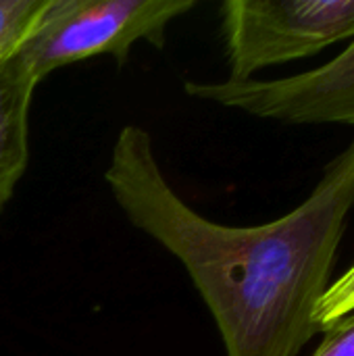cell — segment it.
<instances>
[{"mask_svg":"<svg viewBox=\"0 0 354 356\" xmlns=\"http://www.w3.org/2000/svg\"><path fill=\"white\" fill-rule=\"evenodd\" d=\"M127 221L173 254L209 307L227 356H298L354 204V142L292 213L232 227L196 213L165 177L150 134L125 125L104 173Z\"/></svg>","mask_w":354,"mask_h":356,"instance_id":"cell-1","label":"cell"},{"mask_svg":"<svg viewBox=\"0 0 354 356\" xmlns=\"http://www.w3.org/2000/svg\"><path fill=\"white\" fill-rule=\"evenodd\" d=\"M194 6L196 0H46L17 52L38 81L92 56L123 63L138 42L163 48L167 27Z\"/></svg>","mask_w":354,"mask_h":356,"instance_id":"cell-2","label":"cell"},{"mask_svg":"<svg viewBox=\"0 0 354 356\" xmlns=\"http://www.w3.org/2000/svg\"><path fill=\"white\" fill-rule=\"evenodd\" d=\"M221 31L230 81L354 38V0H227Z\"/></svg>","mask_w":354,"mask_h":356,"instance_id":"cell-3","label":"cell"},{"mask_svg":"<svg viewBox=\"0 0 354 356\" xmlns=\"http://www.w3.org/2000/svg\"><path fill=\"white\" fill-rule=\"evenodd\" d=\"M184 90L192 98L263 119L354 125V40L334 60L307 73L284 79L186 81Z\"/></svg>","mask_w":354,"mask_h":356,"instance_id":"cell-4","label":"cell"},{"mask_svg":"<svg viewBox=\"0 0 354 356\" xmlns=\"http://www.w3.org/2000/svg\"><path fill=\"white\" fill-rule=\"evenodd\" d=\"M38 83L17 50L0 60V213L29 163V111Z\"/></svg>","mask_w":354,"mask_h":356,"instance_id":"cell-5","label":"cell"},{"mask_svg":"<svg viewBox=\"0 0 354 356\" xmlns=\"http://www.w3.org/2000/svg\"><path fill=\"white\" fill-rule=\"evenodd\" d=\"M44 6L46 0H0V60L23 44Z\"/></svg>","mask_w":354,"mask_h":356,"instance_id":"cell-6","label":"cell"},{"mask_svg":"<svg viewBox=\"0 0 354 356\" xmlns=\"http://www.w3.org/2000/svg\"><path fill=\"white\" fill-rule=\"evenodd\" d=\"M351 313H354V265L323 294L315 315L319 332H328Z\"/></svg>","mask_w":354,"mask_h":356,"instance_id":"cell-7","label":"cell"},{"mask_svg":"<svg viewBox=\"0 0 354 356\" xmlns=\"http://www.w3.org/2000/svg\"><path fill=\"white\" fill-rule=\"evenodd\" d=\"M313 356H354V313L325 332V340Z\"/></svg>","mask_w":354,"mask_h":356,"instance_id":"cell-8","label":"cell"}]
</instances>
